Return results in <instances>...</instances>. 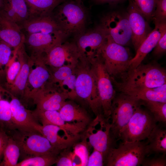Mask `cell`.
Wrapping results in <instances>:
<instances>
[{
	"label": "cell",
	"instance_id": "cell-11",
	"mask_svg": "<svg viewBox=\"0 0 166 166\" xmlns=\"http://www.w3.org/2000/svg\"><path fill=\"white\" fill-rule=\"evenodd\" d=\"M109 118L101 114L97 115L85 131L83 140L88 145L101 152L104 157H106L112 147L113 141L111 135V124Z\"/></svg>",
	"mask_w": 166,
	"mask_h": 166
},
{
	"label": "cell",
	"instance_id": "cell-23",
	"mask_svg": "<svg viewBox=\"0 0 166 166\" xmlns=\"http://www.w3.org/2000/svg\"><path fill=\"white\" fill-rule=\"evenodd\" d=\"M17 55L21 63L20 70L13 83L9 86L11 88V95L15 97L22 94L26 88L30 72L29 63L32 59L29 57L25 51L24 45L22 44L18 49Z\"/></svg>",
	"mask_w": 166,
	"mask_h": 166
},
{
	"label": "cell",
	"instance_id": "cell-12",
	"mask_svg": "<svg viewBox=\"0 0 166 166\" xmlns=\"http://www.w3.org/2000/svg\"><path fill=\"white\" fill-rule=\"evenodd\" d=\"M45 64L53 68L64 65L76 67L80 60V57L75 43L64 41L52 48L42 57Z\"/></svg>",
	"mask_w": 166,
	"mask_h": 166
},
{
	"label": "cell",
	"instance_id": "cell-42",
	"mask_svg": "<svg viewBox=\"0 0 166 166\" xmlns=\"http://www.w3.org/2000/svg\"><path fill=\"white\" fill-rule=\"evenodd\" d=\"M105 157L100 151L93 149V151L89 156L87 166H102L104 165Z\"/></svg>",
	"mask_w": 166,
	"mask_h": 166
},
{
	"label": "cell",
	"instance_id": "cell-26",
	"mask_svg": "<svg viewBox=\"0 0 166 166\" xmlns=\"http://www.w3.org/2000/svg\"><path fill=\"white\" fill-rule=\"evenodd\" d=\"M58 111L61 118L67 122L87 126L90 122L86 110L72 102L66 101Z\"/></svg>",
	"mask_w": 166,
	"mask_h": 166
},
{
	"label": "cell",
	"instance_id": "cell-21",
	"mask_svg": "<svg viewBox=\"0 0 166 166\" xmlns=\"http://www.w3.org/2000/svg\"><path fill=\"white\" fill-rule=\"evenodd\" d=\"M0 16L19 26L28 18V8L25 0H1Z\"/></svg>",
	"mask_w": 166,
	"mask_h": 166
},
{
	"label": "cell",
	"instance_id": "cell-47",
	"mask_svg": "<svg viewBox=\"0 0 166 166\" xmlns=\"http://www.w3.org/2000/svg\"><path fill=\"white\" fill-rule=\"evenodd\" d=\"M1 0H0V8L1 7Z\"/></svg>",
	"mask_w": 166,
	"mask_h": 166
},
{
	"label": "cell",
	"instance_id": "cell-38",
	"mask_svg": "<svg viewBox=\"0 0 166 166\" xmlns=\"http://www.w3.org/2000/svg\"><path fill=\"white\" fill-rule=\"evenodd\" d=\"M77 75L75 72L64 80L59 83L62 91L66 93L69 98L74 99L76 98V83Z\"/></svg>",
	"mask_w": 166,
	"mask_h": 166
},
{
	"label": "cell",
	"instance_id": "cell-18",
	"mask_svg": "<svg viewBox=\"0 0 166 166\" xmlns=\"http://www.w3.org/2000/svg\"><path fill=\"white\" fill-rule=\"evenodd\" d=\"M37 120L44 126L55 125L66 130L73 135L79 136V133L85 130L86 126L67 122L63 120L57 111H42L37 109L32 111Z\"/></svg>",
	"mask_w": 166,
	"mask_h": 166
},
{
	"label": "cell",
	"instance_id": "cell-8",
	"mask_svg": "<svg viewBox=\"0 0 166 166\" xmlns=\"http://www.w3.org/2000/svg\"><path fill=\"white\" fill-rule=\"evenodd\" d=\"M10 136L19 146L20 156L21 155L23 160L43 155L58 154L61 151L54 148L49 141L39 133L16 130Z\"/></svg>",
	"mask_w": 166,
	"mask_h": 166
},
{
	"label": "cell",
	"instance_id": "cell-2",
	"mask_svg": "<svg viewBox=\"0 0 166 166\" xmlns=\"http://www.w3.org/2000/svg\"><path fill=\"white\" fill-rule=\"evenodd\" d=\"M51 14L67 36L76 35L85 31L87 14L81 0H67L58 6Z\"/></svg>",
	"mask_w": 166,
	"mask_h": 166
},
{
	"label": "cell",
	"instance_id": "cell-1",
	"mask_svg": "<svg viewBox=\"0 0 166 166\" xmlns=\"http://www.w3.org/2000/svg\"><path fill=\"white\" fill-rule=\"evenodd\" d=\"M98 54L112 82H124L131 70L130 62L132 57L129 49L107 36Z\"/></svg>",
	"mask_w": 166,
	"mask_h": 166
},
{
	"label": "cell",
	"instance_id": "cell-14",
	"mask_svg": "<svg viewBox=\"0 0 166 166\" xmlns=\"http://www.w3.org/2000/svg\"><path fill=\"white\" fill-rule=\"evenodd\" d=\"M127 13L135 52L152 31L148 22L134 0H128Z\"/></svg>",
	"mask_w": 166,
	"mask_h": 166
},
{
	"label": "cell",
	"instance_id": "cell-33",
	"mask_svg": "<svg viewBox=\"0 0 166 166\" xmlns=\"http://www.w3.org/2000/svg\"><path fill=\"white\" fill-rule=\"evenodd\" d=\"M141 101L157 122L165 123L166 121V103L152 101Z\"/></svg>",
	"mask_w": 166,
	"mask_h": 166
},
{
	"label": "cell",
	"instance_id": "cell-6",
	"mask_svg": "<svg viewBox=\"0 0 166 166\" xmlns=\"http://www.w3.org/2000/svg\"><path fill=\"white\" fill-rule=\"evenodd\" d=\"M141 101L121 92L112 103L110 117V133L113 140L120 139L121 132L126 126Z\"/></svg>",
	"mask_w": 166,
	"mask_h": 166
},
{
	"label": "cell",
	"instance_id": "cell-28",
	"mask_svg": "<svg viewBox=\"0 0 166 166\" xmlns=\"http://www.w3.org/2000/svg\"><path fill=\"white\" fill-rule=\"evenodd\" d=\"M147 139V144L149 154L153 153L159 154H166L165 129L156 125Z\"/></svg>",
	"mask_w": 166,
	"mask_h": 166
},
{
	"label": "cell",
	"instance_id": "cell-37",
	"mask_svg": "<svg viewBox=\"0 0 166 166\" xmlns=\"http://www.w3.org/2000/svg\"><path fill=\"white\" fill-rule=\"evenodd\" d=\"M18 49V48L14 49L13 53L14 56L11 57L10 63L6 71V77L7 84L9 86L14 81L21 67L22 64L20 61L19 60L18 61H14Z\"/></svg>",
	"mask_w": 166,
	"mask_h": 166
},
{
	"label": "cell",
	"instance_id": "cell-7",
	"mask_svg": "<svg viewBox=\"0 0 166 166\" xmlns=\"http://www.w3.org/2000/svg\"><path fill=\"white\" fill-rule=\"evenodd\" d=\"M140 103L136 108L126 126L121 132L123 141H143L147 138L157 122L147 109H143Z\"/></svg>",
	"mask_w": 166,
	"mask_h": 166
},
{
	"label": "cell",
	"instance_id": "cell-31",
	"mask_svg": "<svg viewBox=\"0 0 166 166\" xmlns=\"http://www.w3.org/2000/svg\"><path fill=\"white\" fill-rule=\"evenodd\" d=\"M20 150L15 141L9 136L0 166H16L20 156Z\"/></svg>",
	"mask_w": 166,
	"mask_h": 166
},
{
	"label": "cell",
	"instance_id": "cell-46",
	"mask_svg": "<svg viewBox=\"0 0 166 166\" xmlns=\"http://www.w3.org/2000/svg\"><path fill=\"white\" fill-rule=\"evenodd\" d=\"M97 3H108L110 4H116L125 0H93Z\"/></svg>",
	"mask_w": 166,
	"mask_h": 166
},
{
	"label": "cell",
	"instance_id": "cell-9",
	"mask_svg": "<svg viewBox=\"0 0 166 166\" xmlns=\"http://www.w3.org/2000/svg\"><path fill=\"white\" fill-rule=\"evenodd\" d=\"M99 26L115 43L124 46L132 43V31L127 12L109 13L102 18Z\"/></svg>",
	"mask_w": 166,
	"mask_h": 166
},
{
	"label": "cell",
	"instance_id": "cell-45",
	"mask_svg": "<svg viewBox=\"0 0 166 166\" xmlns=\"http://www.w3.org/2000/svg\"><path fill=\"white\" fill-rule=\"evenodd\" d=\"M9 136L6 132L0 129V162L3 156V153L7 145Z\"/></svg>",
	"mask_w": 166,
	"mask_h": 166
},
{
	"label": "cell",
	"instance_id": "cell-32",
	"mask_svg": "<svg viewBox=\"0 0 166 166\" xmlns=\"http://www.w3.org/2000/svg\"><path fill=\"white\" fill-rule=\"evenodd\" d=\"M58 155L46 154L28 158L18 163L16 166H51L55 164Z\"/></svg>",
	"mask_w": 166,
	"mask_h": 166
},
{
	"label": "cell",
	"instance_id": "cell-16",
	"mask_svg": "<svg viewBox=\"0 0 166 166\" xmlns=\"http://www.w3.org/2000/svg\"><path fill=\"white\" fill-rule=\"evenodd\" d=\"M24 43L31 50V58L37 61L41 59L52 48L64 41V36L41 33L24 34Z\"/></svg>",
	"mask_w": 166,
	"mask_h": 166
},
{
	"label": "cell",
	"instance_id": "cell-5",
	"mask_svg": "<svg viewBox=\"0 0 166 166\" xmlns=\"http://www.w3.org/2000/svg\"><path fill=\"white\" fill-rule=\"evenodd\" d=\"M149 154L147 143L123 141L117 148L111 147L106 157L108 166H138Z\"/></svg>",
	"mask_w": 166,
	"mask_h": 166
},
{
	"label": "cell",
	"instance_id": "cell-22",
	"mask_svg": "<svg viewBox=\"0 0 166 166\" xmlns=\"http://www.w3.org/2000/svg\"><path fill=\"white\" fill-rule=\"evenodd\" d=\"M63 129L54 125H42V134L49 141L54 148L61 151L73 145L79 137L68 133L60 135L59 132Z\"/></svg>",
	"mask_w": 166,
	"mask_h": 166
},
{
	"label": "cell",
	"instance_id": "cell-3",
	"mask_svg": "<svg viewBox=\"0 0 166 166\" xmlns=\"http://www.w3.org/2000/svg\"><path fill=\"white\" fill-rule=\"evenodd\" d=\"M113 83L116 86L155 88L166 84V70L155 62L141 63L130 71L124 82Z\"/></svg>",
	"mask_w": 166,
	"mask_h": 166
},
{
	"label": "cell",
	"instance_id": "cell-41",
	"mask_svg": "<svg viewBox=\"0 0 166 166\" xmlns=\"http://www.w3.org/2000/svg\"><path fill=\"white\" fill-rule=\"evenodd\" d=\"M166 51V30L162 34L161 36L153 49V55L156 58H159Z\"/></svg>",
	"mask_w": 166,
	"mask_h": 166
},
{
	"label": "cell",
	"instance_id": "cell-20",
	"mask_svg": "<svg viewBox=\"0 0 166 166\" xmlns=\"http://www.w3.org/2000/svg\"><path fill=\"white\" fill-rule=\"evenodd\" d=\"M153 30L141 44L130 61L131 70L140 65L146 55L154 48L162 33L166 30V22L155 24Z\"/></svg>",
	"mask_w": 166,
	"mask_h": 166
},
{
	"label": "cell",
	"instance_id": "cell-40",
	"mask_svg": "<svg viewBox=\"0 0 166 166\" xmlns=\"http://www.w3.org/2000/svg\"><path fill=\"white\" fill-rule=\"evenodd\" d=\"M152 19L154 24L166 22V0H157Z\"/></svg>",
	"mask_w": 166,
	"mask_h": 166
},
{
	"label": "cell",
	"instance_id": "cell-43",
	"mask_svg": "<svg viewBox=\"0 0 166 166\" xmlns=\"http://www.w3.org/2000/svg\"><path fill=\"white\" fill-rule=\"evenodd\" d=\"M165 155L161 154L158 156L152 158L146 157L141 165L144 166H165L166 160Z\"/></svg>",
	"mask_w": 166,
	"mask_h": 166
},
{
	"label": "cell",
	"instance_id": "cell-13",
	"mask_svg": "<svg viewBox=\"0 0 166 166\" xmlns=\"http://www.w3.org/2000/svg\"><path fill=\"white\" fill-rule=\"evenodd\" d=\"M76 42L81 60L89 61L98 54L105 44L107 36L98 26L95 28L77 35Z\"/></svg>",
	"mask_w": 166,
	"mask_h": 166
},
{
	"label": "cell",
	"instance_id": "cell-44",
	"mask_svg": "<svg viewBox=\"0 0 166 166\" xmlns=\"http://www.w3.org/2000/svg\"><path fill=\"white\" fill-rule=\"evenodd\" d=\"M73 162L72 153L63 152L59 154L55 164L57 166H72Z\"/></svg>",
	"mask_w": 166,
	"mask_h": 166
},
{
	"label": "cell",
	"instance_id": "cell-39",
	"mask_svg": "<svg viewBox=\"0 0 166 166\" xmlns=\"http://www.w3.org/2000/svg\"><path fill=\"white\" fill-rule=\"evenodd\" d=\"M76 67L70 65L60 67L56 69L51 78L55 82L59 83L73 73L75 71Z\"/></svg>",
	"mask_w": 166,
	"mask_h": 166
},
{
	"label": "cell",
	"instance_id": "cell-36",
	"mask_svg": "<svg viewBox=\"0 0 166 166\" xmlns=\"http://www.w3.org/2000/svg\"><path fill=\"white\" fill-rule=\"evenodd\" d=\"M148 22L152 19L157 0H134Z\"/></svg>",
	"mask_w": 166,
	"mask_h": 166
},
{
	"label": "cell",
	"instance_id": "cell-24",
	"mask_svg": "<svg viewBox=\"0 0 166 166\" xmlns=\"http://www.w3.org/2000/svg\"><path fill=\"white\" fill-rule=\"evenodd\" d=\"M25 36L16 23L0 16V39L14 49L24 42Z\"/></svg>",
	"mask_w": 166,
	"mask_h": 166
},
{
	"label": "cell",
	"instance_id": "cell-15",
	"mask_svg": "<svg viewBox=\"0 0 166 166\" xmlns=\"http://www.w3.org/2000/svg\"><path fill=\"white\" fill-rule=\"evenodd\" d=\"M11 95L10 108L13 120L17 129L23 132L42 134V125L34 116L32 111L26 109L18 98Z\"/></svg>",
	"mask_w": 166,
	"mask_h": 166
},
{
	"label": "cell",
	"instance_id": "cell-30",
	"mask_svg": "<svg viewBox=\"0 0 166 166\" xmlns=\"http://www.w3.org/2000/svg\"><path fill=\"white\" fill-rule=\"evenodd\" d=\"M39 66L30 72L27 82L34 89L41 88L50 78L51 75L43 62H40Z\"/></svg>",
	"mask_w": 166,
	"mask_h": 166
},
{
	"label": "cell",
	"instance_id": "cell-19",
	"mask_svg": "<svg viewBox=\"0 0 166 166\" xmlns=\"http://www.w3.org/2000/svg\"><path fill=\"white\" fill-rule=\"evenodd\" d=\"M31 98L37 105L36 109L57 111L69 98L68 95L62 91H40L35 93Z\"/></svg>",
	"mask_w": 166,
	"mask_h": 166
},
{
	"label": "cell",
	"instance_id": "cell-10",
	"mask_svg": "<svg viewBox=\"0 0 166 166\" xmlns=\"http://www.w3.org/2000/svg\"><path fill=\"white\" fill-rule=\"evenodd\" d=\"M89 62L96 80L103 116L109 117L112 103L116 96L113 82L99 54Z\"/></svg>",
	"mask_w": 166,
	"mask_h": 166
},
{
	"label": "cell",
	"instance_id": "cell-4",
	"mask_svg": "<svg viewBox=\"0 0 166 166\" xmlns=\"http://www.w3.org/2000/svg\"><path fill=\"white\" fill-rule=\"evenodd\" d=\"M76 98L85 101L96 115L102 110L96 80L89 61L80 60L76 67Z\"/></svg>",
	"mask_w": 166,
	"mask_h": 166
},
{
	"label": "cell",
	"instance_id": "cell-25",
	"mask_svg": "<svg viewBox=\"0 0 166 166\" xmlns=\"http://www.w3.org/2000/svg\"><path fill=\"white\" fill-rule=\"evenodd\" d=\"M121 92L141 101H152L166 103V89H135L116 86Z\"/></svg>",
	"mask_w": 166,
	"mask_h": 166
},
{
	"label": "cell",
	"instance_id": "cell-27",
	"mask_svg": "<svg viewBox=\"0 0 166 166\" xmlns=\"http://www.w3.org/2000/svg\"><path fill=\"white\" fill-rule=\"evenodd\" d=\"M25 0L28 8V18L49 14L58 6L67 0Z\"/></svg>",
	"mask_w": 166,
	"mask_h": 166
},
{
	"label": "cell",
	"instance_id": "cell-34",
	"mask_svg": "<svg viewBox=\"0 0 166 166\" xmlns=\"http://www.w3.org/2000/svg\"><path fill=\"white\" fill-rule=\"evenodd\" d=\"M9 45L0 39V79L4 77L10 63L13 53Z\"/></svg>",
	"mask_w": 166,
	"mask_h": 166
},
{
	"label": "cell",
	"instance_id": "cell-29",
	"mask_svg": "<svg viewBox=\"0 0 166 166\" xmlns=\"http://www.w3.org/2000/svg\"><path fill=\"white\" fill-rule=\"evenodd\" d=\"M0 129L9 136L17 130L13 120L10 102L3 98L0 100Z\"/></svg>",
	"mask_w": 166,
	"mask_h": 166
},
{
	"label": "cell",
	"instance_id": "cell-35",
	"mask_svg": "<svg viewBox=\"0 0 166 166\" xmlns=\"http://www.w3.org/2000/svg\"><path fill=\"white\" fill-rule=\"evenodd\" d=\"M89 151L88 145L84 140L76 144L72 153L73 166L75 160L78 161V166H87L89 156Z\"/></svg>",
	"mask_w": 166,
	"mask_h": 166
},
{
	"label": "cell",
	"instance_id": "cell-17",
	"mask_svg": "<svg viewBox=\"0 0 166 166\" xmlns=\"http://www.w3.org/2000/svg\"><path fill=\"white\" fill-rule=\"evenodd\" d=\"M51 13L28 18L19 26L24 34L41 33L67 37Z\"/></svg>",
	"mask_w": 166,
	"mask_h": 166
}]
</instances>
